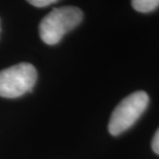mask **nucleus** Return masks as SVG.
<instances>
[{
    "mask_svg": "<svg viewBox=\"0 0 159 159\" xmlns=\"http://www.w3.org/2000/svg\"><path fill=\"white\" fill-rule=\"evenodd\" d=\"M83 12L75 6H63L52 9L46 15L39 25V34L42 41L55 45L64 35L76 28L82 22Z\"/></svg>",
    "mask_w": 159,
    "mask_h": 159,
    "instance_id": "1",
    "label": "nucleus"
},
{
    "mask_svg": "<svg viewBox=\"0 0 159 159\" xmlns=\"http://www.w3.org/2000/svg\"><path fill=\"white\" fill-rule=\"evenodd\" d=\"M149 97L145 91H136L121 101L111 114L108 129L112 136L130 128L147 109Z\"/></svg>",
    "mask_w": 159,
    "mask_h": 159,
    "instance_id": "2",
    "label": "nucleus"
},
{
    "mask_svg": "<svg viewBox=\"0 0 159 159\" xmlns=\"http://www.w3.org/2000/svg\"><path fill=\"white\" fill-rule=\"evenodd\" d=\"M37 72L29 63H21L0 71V97L15 99L30 91L35 85Z\"/></svg>",
    "mask_w": 159,
    "mask_h": 159,
    "instance_id": "3",
    "label": "nucleus"
},
{
    "mask_svg": "<svg viewBox=\"0 0 159 159\" xmlns=\"http://www.w3.org/2000/svg\"><path fill=\"white\" fill-rule=\"evenodd\" d=\"M131 6L139 12L148 13L159 7V0H131Z\"/></svg>",
    "mask_w": 159,
    "mask_h": 159,
    "instance_id": "4",
    "label": "nucleus"
},
{
    "mask_svg": "<svg viewBox=\"0 0 159 159\" xmlns=\"http://www.w3.org/2000/svg\"><path fill=\"white\" fill-rule=\"evenodd\" d=\"M30 4L36 6V7H45V6L52 4L57 0H27Z\"/></svg>",
    "mask_w": 159,
    "mask_h": 159,
    "instance_id": "5",
    "label": "nucleus"
},
{
    "mask_svg": "<svg viewBox=\"0 0 159 159\" xmlns=\"http://www.w3.org/2000/svg\"><path fill=\"white\" fill-rule=\"evenodd\" d=\"M152 150L159 155V128L157 129L156 133H155L153 140H152Z\"/></svg>",
    "mask_w": 159,
    "mask_h": 159,
    "instance_id": "6",
    "label": "nucleus"
}]
</instances>
